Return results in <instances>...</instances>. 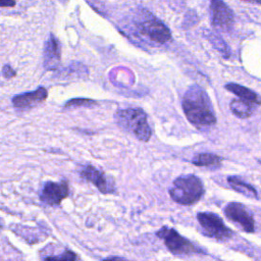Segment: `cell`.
<instances>
[{
  "label": "cell",
  "instance_id": "obj_17",
  "mask_svg": "<svg viewBox=\"0 0 261 261\" xmlns=\"http://www.w3.org/2000/svg\"><path fill=\"white\" fill-rule=\"evenodd\" d=\"M207 38L210 40V42L212 43V45L225 57L229 56V49L227 47V45L223 42V40L218 36V35H215V34H208L207 35Z\"/></svg>",
  "mask_w": 261,
  "mask_h": 261
},
{
  "label": "cell",
  "instance_id": "obj_18",
  "mask_svg": "<svg viewBox=\"0 0 261 261\" xmlns=\"http://www.w3.org/2000/svg\"><path fill=\"white\" fill-rule=\"evenodd\" d=\"M93 104H96V102L94 100L91 99H86V98H75V99H71L69 100L65 105L64 108L68 109V108H75V107H83V106H91Z\"/></svg>",
  "mask_w": 261,
  "mask_h": 261
},
{
  "label": "cell",
  "instance_id": "obj_1",
  "mask_svg": "<svg viewBox=\"0 0 261 261\" xmlns=\"http://www.w3.org/2000/svg\"><path fill=\"white\" fill-rule=\"evenodd\" d=\"M181 106L186 117L194 125L205 127L216 123L209 96L201 87L197 85L190 87L182 97Z\"/></svg>",
  "mask_w": 261,
  "mask_h": 261
},
{
  "label": "cell",
  "instance_id": "obj_9",
  "mask_svg": "<svg viewBox=\"0 0 261 261\" xmlns=\"http://www.w3.org/2000/svg\"><path fill=\"white\" fill-rule=\"evenodd\" d=\"M80 175L86 180L92 182L101 193L103 194H111L115 192L114 181L107 177L106 174L94 167L93 165H85L80 170Z\"/></svg>",
  "mask_w": 261,
  "mask_h": 261
},
{
  "label": "cell",
  "instance_id": "obj_19",
  "mask_svg": "<svg viewBox=\"0 0 261 261\" xmlns=\"http://www.w3.org/2000/svg\"><path fill=\"white\" fill-rule=\"evenodd\" d=\"M76 255L69 250L64 251L62 254L57 256H48L44 259V261H75Z\"/></svg>",
  "mask_w": 261,
  "mask_h": 261
},
{
  "label": "cell",
  "instance_id": "obj_24",
  "mask_svg": "<svg viewBox=\"0 0 261 261\" xmlns=\"http://www.w3.org/2000/svg\"><path fill=\"white\" fill-rule=\"evenodd\" d=\"M2 227H3V221H2V219H0V231H1Z\"/></svg>",
  "mask_w": 261,
  "mask_h": 261
},
{
  "label": "cell",
  "instance_id": "obj_5",
  "mask_svg": "<svg viewBox=\"0 0 261 261\" xmlns=\"http://www.w3.org/2000/svg\"><path fill=\"white\" fill-rule=\"evenodd\" d=\"M137 28L142 35L157 44H164L171 38L169 29L150 13H148L143 20L138 22Z\"/></svg>",
  "mask_w": 261,
  "mask_h": 261
},
{
  "label": "cell",
  "instance_id": "obj_22",
  "mask_svg": "<svg viewBox=\"0 0 261 261\" xmlns=\"http://www.w3.org/2000/svg\"><path fill=\"white\" fill-rule=\"evenodd\" d=\"M103 261H128L126 259H123L121 257H117V256H112V257H109Z\"/></svg>",
  "mask_w": 261,
  "mask_h": 261
},
{
  "label": "cell",
  "instance_id": "obj_23",
  "mask_svg": "<svg viewBox=\"0 0 261 261\" xmlns=\"http://www.w3.org/2000/svg\"><path fill=\"white\" fill-rule=\"evenodd\" d=\"M250 3H254V4H260V5H261V1H250Z\"/></svg>",
  "mask_w": 261,
  "mask_h": 261
},
{
  "label": "cell",
  "instance_id": "obj_11",
  "mask_svg": "<svg viewBox=\"0 0 261 261\" xmlns=\"http://www.w3.org/2000/svg\"><path fill=\"white\" fill-rule=\"evenodd\" d=\"M60 43L58 39L51 34L44 46L43 64L47 70H55L60 64Z\"/></svg>",
  "mask_w": 261,
  "mask_h": 261
},
{
  "label": "cell",
  "instance_id": "obj_7",
  "mask_svg": "<svg viewBox=\"0 0 261 261\" xmlns=\"http://www.w3.org/2000/svg\"><path fill=\"white\" fill-rule=\"evenodd\" d=\"M225 216L239 224L245 231L253 232L255 229V222L252 213L245 205L238 202H230L224 208Z\"/></svg>",
  "mask_w": 261,
  "mask_h": 261
},
{
  "label": "cell",
  "instance_id": "obj_4",
  "mask_svg": "<svg viewBox=\"0 0 261 261\" xmlns=\"http://www.w3.org/2000/svg\"><path fill=\"white\" fill-rule=\"evenodd\" d=\"M156 234L164 241L167 249L176 255H192L201 251L188 239L180 236L175 229L163 226Z\"/></svg>",
  "mask_w": 261,
  "mask_h": 261
},
{
  "label": "cell",
  "instance_id": "obj_3",
  "mask_svg": "<svg viewBox=\"0 0 261 261\" xmlns=\"http://www.w3.org/2000/svg\"><path fill=\"white\" fill-rule=\"evenodd\" d=\"M204 194L202 180L194 175H180L174 179L169 195L173 201L181 205H192L198 202Z\"/></svg>",
  "mask_w": 261,
  "mask_h": 261
},
{
  "label": "cell",
  "instance_id": "obj_14",
  "mask_svg": "<svg viewBox=\"0 0 261 261\" xmlns=\"http://www.w3.org/2000/svg\"><path fill=\"white\" fill-rule=\"evenodd\" d=\"M227 182L232 190L244 195L245 197L255 198V199L258 198V194H257V191L255 190V188L253 186H251L250 184L244 181L242 178H240L238 176H228Z\"/></svg>",
  "mask_w": 261,
  "mask_h": 261
},
{
  "label": "cell",
  "instance_id": "obj_12",
  "mask_svg": "<svg viewBox=\"0 0 261 261\" xmlns=\"http://www.w3.org/2000/svg\"><path fill=\"white\" fill-rule=\"evenodd\" d=\"M48 96V92L44 87L38 88L34 92L22 93L19 95H15L12 98V104L16 108H31L36 105L44 102Z\"/></svg>",
  "mask_w": 261,
  "mask_h": 261
},
{
  "label": "cell",
  "instance_id": "obj_13",
  "mask_svg": "<svg viewBox=\"0 0 261 261\" xmlns=\"http://www.w3.org/2000/svg\"><path fill=\"white\" fill-rule=\"evenodd\" d=\"M225 89L231 92L232 94L237 95L238 97H240L241 100H244L250 104H257V105L261 104V97L254 91L244 86H241L234 83H229L225 85Z\"/></svg>",
  "mask_w": 261,
  "mask_h": 261
},
{
  "label": "cell",
  "instance_id": "obj_8",
  "mask_svg": "<svg viewBox=\"0 0 261 261\" xmlns=\"http://www.w3.org/2000/svg\"><path fill=\"white\" fill-rule=\"evenodd\" d=\"M68 194L69 189L66 180L63 179L60 182L47 181L44 184L40 193V200L46 205L57 206L68 196Z\"/></svg>",
  "mask_w": 261,
  "mask_h": 261
},
{
  "label": "cell",
  "instance_id": "obj_2",
  "mask_svg": "<svg viewBox=\"0 0 261 261\" xmlns=\"http://www.w3.org/2000/svg\"><path fill=\"white\" fill-rule=\"evenodd\" d=\"M115 120L119 126L133 134L142 142L149 141L152 132L147 121V115L141 108H126L116 111Z\"/></svg>",
  "mask_w": 261,
  "mask_h": 261
},
{
  "label": "cell",
  "instance_id": "obj_20",
  "mask_svg": "<svg viewBox=\"0 0 261 261\" xmlns=\"http://www.w3.org/2000/svg\"><path fill=\"white\" fill-rule=\"evenodd\" d=\"M2 74H3L4 77H6V79H11V77H13V76L16 74V72L11 68L10 65L6 64V65H4L3 68H2Z\"/></svg>",
  "mask_w": 261,
  "mask_h": 261
},
{
  "label": "cell",
  "instance_id": "obj_21",
  "mask_svg": "<svg viewBox=\"0 0 261 261\" xmlns=\"http://www.w3.org/2000/svg\"><path fill=\"white\" fill-rule=\"evenodd\" d=\"M14 1H0V7H11L14 6Z\"/></svg>",
  "mask_w": 261,
  "mask_h": 261
},
{
  "label": "cell",
  "instance_id": "obj_6",
  "mask_svg": "<svg viewBox=\"0 0 261 261\" xmlns=\"http://www.w3.org/2000/svg\"><path fill=\"white\" fill-rule=\"evenodd\" d=\"M197 219L205 233L216 240H227L232 236V231L223 223L222 219L211 212H199Z\"/></svg>",
  "mask_w": 261,
  "mask_h": 261
},
{
  "label": "cell",
  "instance_id": "obj_15",
  "mask_svg": "<svg viewBox=\"0 0 261 261\" xmlns=\"http://www.w3.org/2000/svg\"><path fill=\"white\" fill-rule=\"evenodd\" d=\"M229 108H230L231 112L240 118H247V117L251 116V114L253 112L252 104H250L244 100H241V99L231 100V102L229 104Z\"/></svg>",
  "mask_w": 261,
  "mask_h": 261
},
{
  "label": "cell",
  "instance_id": "obj_10",
  "mask_svg": "<svg viewBox=\"0 0 261 261\" xmlns=\"http://www.w3.org/2000/svg\"><path fill=\"white\" fill-rule=\"evenodd\" d=\"M213 27L227 31L233 24L234 16L232 10L222 1L213 0L210 3Z\"/></svg>",
  "mask_w": 261,
  "mask_h": 261
},
{
  "label": "cell",
  "instance_id": "obj_16",
  "mask_svg": "<svg viewBox=\"0 0 261 261\" xmlns=\"http://www.w3.org/2000/svg\"><path fill=\"white\" fill-rule=\"evenodd\" d=\"M223 158L216 154L200 153L194 157V159L192 160V163L196 166H214L215 167V166H219Z\"/></svg>",
  "mask_w": 261,
  "mask_h": 261
}]
</instances>
